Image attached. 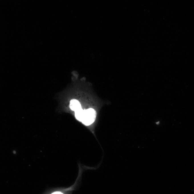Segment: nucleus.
Segmentation results:
<instances>
[{"label": "nucleus", "instance_id": "f257e3e1", "mask_svg": "<svg viewBox=\"0 0 194 194\" xmlns=\"http://www.w3.org/2000/svg\"><path fill=\"white\" fill-rule=\"evenodd\" d=\"M96 116V111L93 109L84 110L81 122L86 126H89L94 122Z\"/></svg>", "mask_w": 194, "mask_h": 194}, {"label": "nucleus", "instance_id": "7ed1b4c3", "mask_svg": "<svg viewBox=\"0 0 194 194\" xmlns=\"http://www.w3.org/2000/svg\"><path fill=\"white\" fill-rule=\"evenodd\" d=\"M84 111V110H82V108L75 111V117L78 120L82 121V118H83Z\"/></svg>", "mask_w": 194, "mask_h": 194}, {"label": "nucleus", "instance_id": "20e7f679", "mask_svg": "<svg viewBox=\"0 0 194 194\" xmlns=\"http://www.w3.org/2000/svg\"><path fill=\"white\" fill-rule=\"evenodd\" d=\"M159 123H160V121H159V122H156V124H157V125L159 124Z\"/></svg>", "mask_w": 194, "mask_h": 194}, {"label": "nucleus", "instance_id": "f03ea898", "mask_svg": "<svg viewBox=\"0 0 194 194\" xmlns=\"http://www.w3.org/2000/svg\"><path fill=\"white\" fill-rule=\"evenodd\" d=\"M70 108L73 111H75L81 109V106L78 100L74 99L71 101Z\"/></svg>", "mask_w": 194, "mask_h": 194}]
</instances>
